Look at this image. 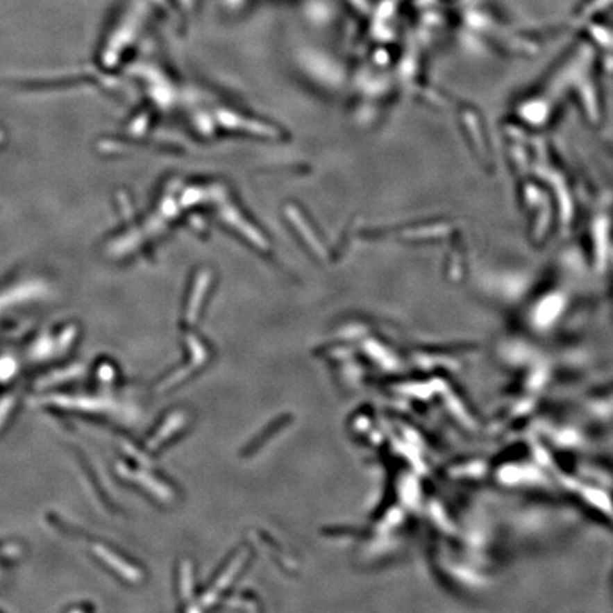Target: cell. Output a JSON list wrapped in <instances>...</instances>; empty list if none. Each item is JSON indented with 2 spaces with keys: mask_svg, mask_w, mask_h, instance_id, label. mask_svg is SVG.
Wrapping results in <instances>:
<instances>
[{
  "mask_svg": "<svg viewBox=\"0 0 613 613\" xmlns=\"http://www.w3.org/2000/svg\"><path fill=\"white\" fill-rule=\"evenodd\" d=\"M95 554H96V557H99L101 561H104L110 568L115 569L119 575H122V576H130V573H131L130 566H128L126 562L121 561V560L118 558V555L110 553L108 550H106V548H103V546L95 548Z\"/></svg>",
  "mask_w": 613,
  "mask_h": 613,
  "instance_id": "7a4b0ae2",
  "label": "cell"
},
{
  "mask_svg": "<svg viewBox=\"0 0 613 613\" xmlns=\"http://www.w3.org/2000/svg\"><path fill=\"white\" fill-rule=\"evenodd\" d=\"M0 367H2V369H0V378H8L13 373V361L5 360L0 364Z\"/></svg>",
  "mask_w": 613,
  "mask_h": 613,
  "instance_id": "3957f363",
  "label": "cell"
},
{
  "mask_svg": "<svg viewBox=\"0 0 613 613\" xmlns=\"http://www.w3.org/2000/svg\"><path fill=\"white\" fill-rule=\"evenodd\" d=\"M612 8H613V0H588L587 3H584L582 9H580V13L578 15V22L582 20L584 23H587L591 19L605 13Z\"/></svg>",
  "mask_w": 613,
  "mask_h": 613,
  "instance_id": "6da1fadb",
  "label": "cell"
}]
</instances>
